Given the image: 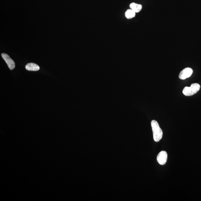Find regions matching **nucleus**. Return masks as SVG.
I'll return each instance as SVG.
<instances>
[{"label":"nucleus","mask_w":201,"mask_h":201,"mask_svg":"<svg viewBox=\"0 0 201 201\" xmlns=\"http://www.w3.org/2000/svg\"><path fill=\"white\" fill-rule=\"evenodd\" d=\"M152 126L153 138L155 141L159 142L162 139L163 136V132L159 125L157 121L153 120L151 122Z\"/></svg>","instance_id":"nucleus-1"},{"label":"nucleus","mask_w":201,"mask_h":201,"mask_svg":"<svg viewBox=\"0 0 201 201\" xmlns=\"http://www.w3.org/2000/svg\"><path fill=\"white\" fill-rule=\"evenodd\" d=\"M200 88V85L197 83L193 84L190 87L186 86L184 88L182 93L186 96H191L198 92Z\"/></svg>","instance_id":"nucleus-2"},{"label":"nucleus","mask_w":201,"mask_h":201,"mask_svg":"<svg viewBox=\"0 0 201 201\" xmlns=\"http://www.w3.org/2000/svg\"><path fill=\"white\" fill-rule=\"evenodd\" d=\"M193 70L190 68H185L182 71L180 72L179 77L181 79L184 80L186 78H188L191 76L192 74Z\"/></svg>","instance_id":"nucleus-3"},{"label":"nucleus","mask_w":201,"mask_h":201,"mask_svg":"<svg viewBox=\"0 0 201 201\" xmlns=\"http://www.w3.org/2000/svg\"><path fill=\"white\" fill-rule=\"evenodd\" d=\"M1 55L10 69L11 70L14 69L15 66L14 61L8 55L6 54V53H3Z\"/></svg>","instance_id":"nucleus-4"},{"label":"nucleus","mask_w":201,"mask_h":201,"mask_svg":"<svg viewBox=\"0 0 201 201\" xmlns=\"http://www.w3.org/2000/svg\"><path fill=\"white\" fill-rule=\"evenodd\" d=\"M168 155L166 152L162 151L160 152L157 157V160L159 164L165 165L167 163Z\"/></svg>","instance_id":"nucleus-5"},{"label":"nucleus","mask_w":201,"mask_h":201,"mask_svg":"<svg viewBox=\"0 0 201 201\" xmlns=\"http://www.w3.org/2000/svg\"><path fill=\"white\" fill-rule=\"evenodd\" d=\"M25 68L28 71H37L40 70L39 66L33 63L27 64L25 66Z\"/></svg>","instance_id":"nucleus-6"},{"label":"nucleus","mask_w":201,"mask_h":201,"mask_svg":"<svg viewBox=\"0 0 201 201\" xmlns=\"http://www.w3.org/2000/svg\"><path fill=\"white\" fill-rule=\"evenodd\" d=\"M130 8L136 13L141 11L142 8V6L141 4L133 2L130 5Z\"/></svg>","instance_id":"nucleus-7"},{"label":"nucleus","mask_w":201,"mask_h":201,"mask_svg":"<svg viewBox=\"0 0 201 201\" xmlns=\"http://www.w3.org/2000/svg\"><path fill=\"white\" fill-rule=\"evenodd\" d=\"M136 14V13L131 9H129V10H127L125 12V17L128 19H131L135 17Z\"/></svg>","instance_id":"nucleus-8"}]
</instances>
